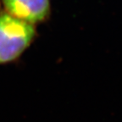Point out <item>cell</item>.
Masks as SVG:
<instances>
[{
    "mask_svg": "<svg viewBox=\"0 0 122 122\" xmlns=\"http://www.w3.org/2000/svg\"><path fill=\"white\" fill-rule=\"evenodd\" d=\"M36 36L33 24L7 12L0 13V65L18 59Z\"/></svg>",
    "mask_w": 122,
    "mask_h": 122,
    "instance_id": "6da1fadb",
    "label": "cell"
},
{
    "mask_svg": "<svg viewBox=\"0 0 122 122\" xmlns=\"http://www.w3.org/2000/svg\"><path fill=\"white\" fill-rule=\"evenodd\" d=\"M4 10L30 24L42 22L50 14V0H2Z\"/></svg>",
    "mask_w": 122,
    "mask_h": 122,
    "instance_id": "7a4b0ae2",
    "label": "cell"
}]
</instances>
